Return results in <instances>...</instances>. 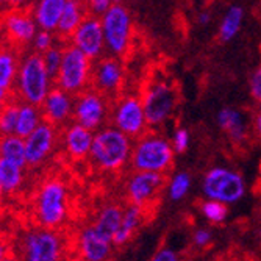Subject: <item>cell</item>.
<instances>
[{"mask_svg": "<svg viewBox=\"0 0 261 261\" xmlns=\"http://www.w3.org/2000/svg\"><path fill=\"white\" fill-rule=\"evenodd\" d=\"M70 189L61 177H47L35 189L32 216L36 225L61 230L70 218Z\"/></svg>", "mask_w": 261, "mask_h": 261, "instance_id": "6da1fadb", "label": "cell"}, {"mask_svg": "<svg viewBox=\"0 0 261 261\" xmlns=\"http://www.w3.org/2000/svg\"><path fill=\"white\" fill-rule=\"evenodd\" d=\"M133 141L114 125L107 124L94 132L88 160L102 174H119L130 164Z\"/></svg>", "mask_w": 261, "mask_h": 261, "instance_id": "7a4b0ae2", "label": "cell"}, {"mask_svg": "<svg viewBox=\"0 0 261 261\" xmlns=\"http://www.w3.org/2000/svg\"><path fill=\"white\" fill-rule=\"evenodd\" d=\"M16 259L27 261H60L69 258L70 243L58 228L33 225L19 231L13 241Z\"/></svg>", "mask_w": 261, "mask_h": 261, "instance_id": "3957f363", "label": "cell"}, {"mask_svg": "<svg viewBox=\"0 0 261 261\" xmlns=\"http://www.w3.org/2000/svg\"><path fill=\"white\" fill-rule=\"evenodd\" d=\"M54 86V77L47 70L41 54H36L30 49L23 50L20 54L14 82V99L19 102L41 105Z\"/></svg>", "mask_w": 261, "mask_h": 261, "instance_id": "277c9868", "label": "cell"}, {"mask_svg": "<svg viewBox=\"0 0 261 261\" xmlns=\"http://www.w3.org/2000/svg\"><path fill=\"white\" fill-rule=\"evenodd\" d=\"M175 160L171 139L150 128L133 141L130 168L133 171H150L168 174Z\"/></svg>", "mask_w": 261, "mask_h": 261, "instance_id": "5b68a950", "label": "cell"}, {"mask_svg": "<svg viewBox=\"0 0 261 261\" xmlns=\"http://www.w3.org/2000/svg\"><path fill=\"white\" fill-rule=\"evenodd\" d=\"M141 102L144 107L149 128H160L164 125L178 107V91L168 79H153L141 92Z\"/></svg>", "mask_w": 261, "mask_h": 261, "instance_id": "8992f818", "label": "cell"}, {"mask_svg": "<svg viewBox=\"0 0 261 261\" xmlns=\"http://www.w3.org/2000/svg\"><path fill=\"white\" fill-rule=\"evenodd\" d=\"M100 22L107 54L117 58H125L130 54L135 33L130 10L119 2H114L100 16Z\"/></svg>", "mask_w": 261, "mask_h": 261, "instance_id": "52a82bcc", "label": "cell"}, {"mask_svg": "<svg viewBox=\"0 0 261 261\" xmlns=\"http://www.w3.org/2000/svg\"><path fill=\"white\" fill-rule=\"evenodd\" d=\"M246 193L247 185L244 177L227 166H213L202 177V194L205 199L233 205L243 200Z\"/></svg>", "mask_w": 261, "mask_h": 261, "instance_id": "ba28073f", "label": "cell"}, {"mask_svg": "<svg viewBox=\"0 0 261 261\" xmlns=\"http://www.w3.org/2000/svg\"><path fill=\"white\" fill-rule=\"evenodd\" d=\"M92 63L94 61L79 50L75 45L66 41L60 69L54 77L55 86L70 92L72 96L88 89L91 86Z\"/></svg>", "mask_w": 261, "mask_h": 261, "instance_id": "9c48e42d", "label": "cell"}, {"mask_svg": "<svg viewBox=\"0 0 261 261\" xmlns=\"http://www.w3.org/2000/svg\"><path fill=\"white\" fill-rule=\"evenodd\" d=\"M110 124L132 139L139 138L149 130L141 97L135 94H119L111 102Z\"/></svg>", "mask_w": 261, "mask_h": 261, "instance_id": "30bf717a", "label": "cell"}, {"mask_svg": "<svg viewBox=\"0 0 261 261\" xmlns=\"http://www.w3.org/2000/svg\"><path fill=\"white\" fill-rule=\"evenodd\" d=\"M111 102L113 100L110 97L89 86L75 96L74 121L92 132L102 128L110 124Z\"/></svg>", "mask_w": 261, "mask_h": 261, "instance_id": "8fae6325", "label": "cell"}, {"mask_svg": "<svg viewBox=\"0 0 261 261\" xmlns=\"http://www.w3.org/2000/svg\"><path fill=\"white\" fill-rule=\"evenodd\" d=\"M23 144H25V160L29 169H39L60 149V128L44 121L29 136L23 138Z\"/></svg>", "mask_w": 261, "mask_h": 261, "instance_id": "7c38bea8", "label": "cell"}, {"mask_svg": "<svg viewBox=\"0 0 261 261\" xmlns=\"http://www.w3.org/2000/svg\"><path fill=\"white\" fill-rule=\"evenodd\" d=\"M166 186V174L150 171H133L125 180V199L128 203L149 210Z\"/></svg>", "mask_w": 261, "mask_h": 261, "instance_id": "4fadbf2b", "label": "cell"}, {"mask_svg": "<svg viewBox=\"0 0 261 261\" xmlns=\"http://www.w3.org/2000/svg\"><path fill=\"white\" fill-rule=\"evenodd\" d=\"M125 83V69L122 58L103 55L92 63L91 86L111 100L122 94Z\"/></svg>", "mask_w": 261, "mask_h": 261, "instance_id": "5bb4252c", "label": "cell"}, {"mask_svg": "<svg viewBox=\"0 0 261 261\" xmlns=\"http://www.w3.org/2000/svg\"><path fill=\"white\" fill-rule=\"evenodd\" d=\"M38 30L39 29L30 8H14L4 11V35L7 45L14 47L19 52L29 50Z\"/></svg>", "mask_w": 261, "mask_h": 261, "instance_id": "9a60e30c", "label": "cell"}, {"mask_svg": "<svg viewBox=\"0 0 261 261\" xmlns=\"http://www.w3.org/2000/svg\"><path fill=\"white\" fill-rule=\"evenodd\" d=\"M67 42L75 45L79 50H82L92 61L103 57L107 54V49H105L100 17L88 14L83 19V22L75 29V32L70 35Z\"/></svg>", "mask_w": 261, "mask_h": 261, "instance_id": "2e32d148", "label": "cell"}, {"mask_svg": "<svg viewBox=\"0 0 261 261\" xmlns=\"http://www.w3.org/2000/svg\"><path fill=\"white\" fill-rule=\"evenodd\" d=\"M114 244L113 241L102 236L92 224L82 227L77 233L74 241V252L75 258L85 261H107L111 259L114 255Z\"/></svg>", "mask_w": 261, "mask_h": 261, "instance_id": "e0dca14e", "label": "cell"}, {"mask_svg": "<svg viewBox=\"0 0 261 261\" xmlns=\"http://www.w3.org/2000/svg\"><path fill=\"white\" fill-rule=\"evenodd\" d=\"M74 103L75 96L58 86H54L41 102L39 108L45 122H50L52 125L63 128L64 125L74 121Z\"/></svg>", "mask_w": 261, "mask_h": 261, "instance_id": "ac0fdd59", "label": "cell"}, {"mask_svg": "<svg viewBox=\"0 0 261 261\" xmlns=\"http://www.w3.org/2000/svg\"><path fill=\"white\" fill-rule=\"evenodd\" d=\"M94 132L83 127L82 124L72 121L63 128H60L61 149L70 161H85L89 156Z\"/></svg>", "mask_w": 261, "mask_h": 261, "instance_id": "d6986e66", "label": "cell"}, {"mask_svg": "<svg viewBox=\"0 0 261 261\" xmlns=\"http://www.w3.org/2000/svg\"><path fill=\"white\" fill-rule=\"evenodd\" d=\"M20 54L22 52L7 44L0 47V108L14 99V82Z\"/></svg>", "mask_w": 261, "mask_h": 261, "instance_id": "ffe728a7", "label": "cell"}, {"mask_svg": "<svg viewBox=\"0 0 261 261\" xmlns=\"http://www.w3.org/2000/svg\"><path fill=\"white\" fill-rule=\"evenodd\" d=\"M216 124L234 144H241L249 138V121L244 113L238 108H221L216 114Z\"/></svg>", "mask_w": 261, "mask_h": 261, "instance_id": "44dd1931", "label": "cell"}, {"mask_svg": "<svg viewBox=\"0 0 261 261\" xmlns=\"http://www.w3.org/2000/svg\"><path fill=\"white\" fill-rule=\"evenodd\" d=\"M146 216H147V210L141 208L138 205L127 203L124 206L122 224L113 236V244L116 249H121V247L127 246L133 240L136 231L142 227V224H144Z\"/></svg>", "mask_w": 261, "mask_h": 261, "instance_id": "7402d4cb", "label": "cell"}, {"mask_svg": "<svg viewBox=\"0 0 261 261\" xmlns=\"http://www.w3.org/2000/svg\"><path fill=\"white\" fill-rule=\"evenodd\" d=\"M66 0H33L29 7L39 30L57 32Z\"/></svg>", "mask_w": 261, "mask_h": 261, "instance_id": "603a6c76", "label": "cell"}, {"mask_svg": "<svg viewBox=\"0 0 261 261\" xmlns=\"http://www.w3.org/2000/svg\"><path fill=\"white\" fill-rule=\"evenodd\" d=\"M122 215H124L122 205H119L117 202H107L97 210L91 224L102 236L113 241L114 233L122 224Z\"/></svg>", "mask_w": 261, "mask_h": 261, "instance_id": "cb8c5ba5", "label": "cell"}, {"mask_svg": "<svg viewBox=\"0 0 261 261\" xmlns=\"http://www.w3.org/2000/svg\"><path fill=\"white\" fill-rule=\"evenodd\" d=\"M88 14L89 13H88L85 0H66L60 23L55 32L57 36L61 41H67Z\"/></svg>", "mask_w": 261, "mask_h": 261, "instance_id": "d4e9b609", "label": "cell"}, {"mask_svg": "<svg viewBox=\"0 0 261 261\" xmlns=\"http://www.w3.org/2000/svg\"><path fill=\"white\" fill-rule=\"evenodd\" d=\"M30 169L27 166H20L7 160H0V181L7 197H14L22 191L27 181V172Z\"/></svg>", "mask_w": 261, "mask_h": 261, "instance_id": "484cf974", "label": "cell"}, {"mask_svg": "<svg viewBox=\"0 0 261 261\" xmlns=\"http://www.w3.org/2000/svg\"><path fill=\"white\" fill-rule=\"evenodd\" d=\"M244 17H246V13H244L243 7H240V5L228 7L219 22V30H218L219 41L225 44V42H231L236 36H238L243 29Z\"/></svg>", "mask_w": 261, "mask_h": 261, "instance_id": "4316f807", "label": "cell"}, {"mask_svg": "<svg viewBox=\"0 0 261 261\" xmlns=\"http://www.w3.org/2000/svg\"><path fill=\"white\" fill-rule=\"evenodd\" d=\"M41 122H44V117H42L39 105H33V103H27V102H19L16 135H19L20 138H25Z\"/></svg>", "mask_w": 261, "mask_h": 261, "instance_id": "83f0119b", "label": "cell"}, {"mask_svg": "<svg viewBox=\"0 0 261 261\" xmlns=\"http://www.w3.org/2000/svg\"><path fill=\"white\" fill-rule=\"evenodd\" d=\"M0 160H7L20 166H27L23 138H20L16 133L0 136Z\"/></svg>", "mask_w": 261, "mask_h": 261, "instance_id": "f1b7e54d", "label": "cell"}, {"mask_svg": "<svg viewBox=\"0 0 261 261\" xmlns=\"http://www.w3.org/2000/svg\"><path fill=\"white\" fill-rule=\"evenodd\" d=\"M166 194L172 202H181L186 196L191 193L193 188V175L186 171H178L166 180Z\"/></svg>", "mask_w": 261, "mask_h": 261, "instance_id": "f546056e", "label": "cell"}, {"mask_svg": "<svg viewBox=\"0 0 261 261\" xmlns=\"http://www.w3.org/2000/svg\"><path fill=\"white\" fill-rule=\"evenodd\" d=\"M200 215L206 222L213 225H221L228 218V205L218 200L205 199V202L200 205Z\"/></svg>", "mask_w": 261, "mask_h": 261, "instance_id": "4dcf8cb0", "label": "cell"}, {"mask_svg": "<svg viewBox=\"0 0 261 261\" xmlns=\"http://www.w3.org/2000/svg\"><path fill=\"white\" fill-rule=\"evenodd\" d=\"M17 111H19V100L16 99L10 100L0 108V136L16 133Z\"/></svg>", "mask_w": 261, "mask_h": 261, "instance_id": "1f68e13d", "label": "cell"}, {"mask_svg": "<svg viewBox=\"0 0 261 261\" xmlns=\"http://www.w3.org/2000/svg\"><path fill=\"white\" fill-rule=\"evenodd\" d=\"M64 42L66 41H58L55 45H52L49 50H45L41 57H42V61L47 67V70L50 72L52 77H55V74L58 72L60 69V64H61V60H63V47H64Z\"/></svg>", "mask_w": 261, "mask_h": 261, "instance_id": "d6a6232c", "label": "cell"}, {"mask_svg": "<svg viewBox=\"0 0 261 261\" xmlns=\"http://www.w3.org/2000/svg\"><path fill=\"white\" fill-rule=\"evenodd\" d=\"M58 41H61L55 32H49V30H38V33L35 35L32 44H30V50L36 52V54H44L45 50H49L52 45H55Z\"/></svg>", "mask_w": 261, "mask_h": 261, "instance_id": "836d02e7", "label": "cell"}, {"mask_svg": "<svg viewBox=\"0 0 261 261\" xmlns=\"http://www.w3.org/2000/svg\"><path fill=\"white\" fill-rule=\"evenodd\" d=\"M171 144L174 147L175 155H183L189 149V146H191V133H189L188 128L183 127L175 128L171 138Z\"/></svg>", "mask_w": 261, "mask_h": 261, "instance_id": "e575fe53", "label": "cell"}, {"mask_svg": "<svg viewBox=\"0 0 261 261\" xmlns=\"http://www.w3.org/2000/svg\"><path fill=\"white\" fill-rule=\"evenodd\" d=\"M249 92L255 102H261V66H258L249 79Z\"/></svg>", "mask_w": 261, "mask_h": 261, "instance_id": "d590c367", "label": "cell"}, {"mask_svg": "<svg viewBox=\"0 0 261 261\" xmlns=\"http://www.w3.org/2000/svg\"><path fill=\"white\" fill-rule=\"evenodd\" d=\"M213 241V233L210 228H205V227H200L197 228L194 233H193V244L196 249L202 250L205 247H208Z\"/></svg>", "mask_w": 261, "mask_h": 261, "instance_id": "8d00e7d4", "label": "cell"}, {"mask_svg": "<svg viewBox=\"0 0 261 261\" xmlns=\"http://www.w3.org/2000/svg\"><path fill=\"white\" fill-rule=\"evenodd\" d=\"M114 2L116 0H85L88 13L97 17H100Z\"/></svg>", "mask_w": 261, "mask_h": 261, "instance_id": "74e56055", "label": "cell"}, {"mask_svg": "<svg viewBox=\"0 0 261 261\" xmlns=\"http://www.w3.org/2000/svg\"><path fill=\"white\" fill-rule=\"evenodd\" d=\"M8 259H16L14 246L13 241H10L2 234L0 236V261H8Z\"/></svg>", "mask_w": 261, "mask_h": 261, "instance_id": "f35d334b", "label": "cell"}, {"mask_svg": "<svg viewBox=\"0 0 261 261\" xmlns=\"http://www.w3.org/2000/svg\"><path fill=\"white\" fill-rule=\"evenodd\" d=\"M178 258V252L172 247H160L152 256L153 261H177Z\"/></svg>", "mask_w": 261, "mask_h": 261, "instance_id": "ab89813d", "label": "cell"}, {"mask_svg": "<svg viewBox=\"0 0 261 261\" xmlns=\"http://www.w3.org/2000/svg\"><path fill=\"white\" fill-rule=\"evenodd\" d=\"M33 0H0V10H14V8H29Z\"/></svg>", "mask_w": 261, "mask_h": 261, "instance_id": "60d3db41", "label": "cell"}, {"mask_svg": "<svg viewBox=\"0 0 261 261\" xmlns=\"http://www.w3.org/2000/svg\"><path fill=\"white\" fill-rule=\"evenodd\" d=\"M211 19H213V16H211L210 11H200L197 14V23L200 27H208L211 23Z\"/></svg>", "mask_w": 261, "mask_h": 261, "instance_id": "b9f144b4", "label": "cell"}, {"mask_svg": "<svg viewBox=\"0 0 261 261\" xmlns=\"http://www.w3.org/2000/svg\"><path fill=\"white\" fill-rule=\"evenodd\" d=\"M252 128L255 132V135L258 136V139H261V114L256 113L255 117H253V121H252Z\"/></svg>", "mask_w": 261, "mask_h": 261, "instance_id": "7bdbcfd3", "label": "cell"}, {"mask_svg": "<svg viewBox=\"0 0 261 261\" xmlns=\"http://www.w3.org/2000/svg\"><path fill=\"white\" fill-rule=\"evenodd\" d=\"M5 42V35H4V11L0 10V47H4Z\"/></svg>", "mask_w": 261, "mask_h": 261, "instance_id": "ee69618b", "label": "cell"}, {"mask_svg": "<svg viewBox=\"0 0 261 261\" xmlns=\"http://www.w3.org/2000/svg\"><path fill=\"white\" fill-rule=\"evenodd\" d=\"M5 199H7V196H5V193H4L2 181H0V208H2V205H4V202H5Z\"/></svg>", "mask_w": 261, "mask_h": 261, "instance_id": "f6af8a7d", "label": "cell"}, {"mask_svg": "<svg viewBox=\"0 0 261 261\" xmlns=\"http://www.w3.org/2000/svg\"><path fill=\"white\" fill-rule=\"evenodd\" d=\"M256 113H259V114H261V102H259V107H258V111H256Z\"/></svg>", "mask_w": 261, "mask_h": 261, "instance_id": "bcb514c9", "label": "cell"}, {"mask_svg": "<svg viewBox=\"0 0 261 261\" xmlns=\"http://www.w3.org/2000/svg\"><path fill=\"white\" fill-rule=\"evenodd\" d=\"M0 236H2V228H0Z\"/></svg>", "mask_w": 261, "mask_h": 261, "instance_id": "7dc6e473", "label": "cell"}]
</instances>
